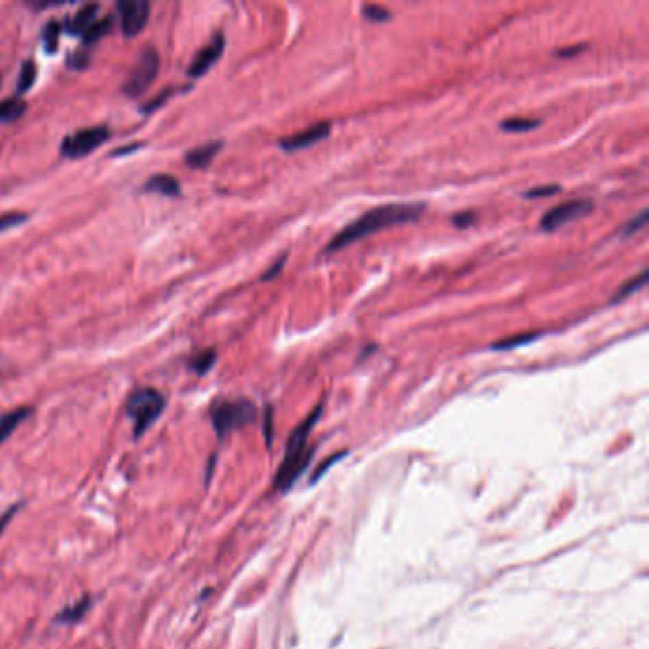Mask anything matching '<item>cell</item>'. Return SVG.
I'll list each match as a JSON object with an SVG mask.
<instances>
[{
  "label": "cell",
  "instance_id": "cell-32",
  "mask_svg": "<svg viewBox=\"0 0 649 649\" xmlns=\"http://www.w3.org/2000/svg\"><path fill=\"white\" fill-rule=\"evenodd\" d=\"M587 50V44H575V46H567V48H562V50H556L554 56L558 58H575V56H579L583 51Z\"/></svg>",
  "mask_w": 649,
  "mask_h": 649
},
{
  "label": "cell",
  "instance_id": "cell-3",
  "mask_svg": "<svg viewBox=\"0 0 649 649\" xmlns=\"http://www.w3.org/2000/svg\"><path fill=\"white\" fill-rule=\"evenodd\" d=\"M166 410V398L162 393L151 387H141L130 394L124 411L134 423V438H141L145 430L153 425L156 419Z\"/></svg>",
  "mask_w": 649,
  "mask_h": 649
},
{
  "label": "cell",
  "instance_id": "cell-29",
  "mask_svg": "<svg viewBox=\"0 0 649 649\" xmlns=\"http://www.w3.org/2000/svg\"><path fill=\"white\" fill-rule=\"evenodd\" d=\"M88 63H90V56H88V51H75V53H71L67 60V65L71 69H84L88 67Z\"/></svg>",
  "mask_w": 649,
  "mask_h": 649
},
{
  "label": "cell",
  "instance_id": "cell-2",
  "mask_svg": "<svg viewBox=\"0 0 649 649\" xmlns=\"http://www.w3.org/2000/svg\"><path fill=\"white\" fill-rule=\"evenodd\" d=\"M320 415H322V404H318L317 408L308 413V417L293 428L290 440H288L282 465L274 476V487L278 491H288L308 467L310 457H313V450L307 445L308 434H310L313 427L317 425Z\"/></svg>",
  "mask_w": 649,
  "mask_h": 649
},
{
  "label": "cell",
  "instance_id": "cell-6",
  "mask_svg": "<svg viewBox=\"0 0 649 649\" xmlns=\"http://www.w3.org/2000/svg\"><path fill=\"white\" fill-rule=\"evenodd\" d=\"M111 136L107 126H94V128L78 130L75 134L67 136L60 145V153L67 158H82L86 154L101 147Z\"/></svg>",
  "mask_w": 649,
  "mask_h": 649
},
{
  "label": "cell",
  "instance_id": "cell-14",
  "mask_svg": "<svg viewBox=\"0 0 649 649\" xmlns=\"http://www.w3.org/2000/svg\"><path fill=\"white\" fill-rule=\"evenodd\" d=\"M31 415H33V408H29V406L16 408V410L0 415V445L4 444L10 436H12V432H14L21 423H25Z\"/></svg>",
  "mask_w": 649,
  "mask_h": 649
},
{
  "label": "cell",
  "instance_id": "cell-28",
  "mask_svg": "<svg viewBox=\"0 0 649 649\" xmlns=\"http://www.w3.org/2000/svg\"><path fill=\"white\" fill-rule=\"evenodd\" d=\"M21 506H23V503H14L12 506H8V509H6L4 513L0 514V535H2L4 531H6L8 524L12 522V518H14V516H16V514L21 511Z\"/></svg>",
  "mask_w": 649,
  "mask_h": 649
},
{
  "label": "cell",
  "instance_id": "cell-5",
  "mask_svg": "<svg viewBox=\"0 0 649 649\" xmlns=\"http://www.w3.org/2000/svg\"><path fill=\"white\" fill-rule=\"evenodd\" d=\"M160 71V56L158 50L153 46H145L139 58H137L136 65L130 71L128 80L122 86V92L130 97H137L145 92L149 86L153 84L154 78Z\"/></svg>",
  "mask_w": 649,
  "mask_h": 649
},
{
  "label": "cell",
  "instance_id": "cell-1",
  "mask_svg": "<svg viewBox=\"0 0 649 649\" xmlns=\"http://www.w3.org/2000/svg\"><path fill=\"white\" fill-rule=\"evenodd\" d=\"M425 206L423 204H384L377 206L374 210H369L367 214L358 217L356 221H352L347 227H343L326 246V254H333L339 249L347 248L352 242L362 240L374 234V232L383 231L389 227L404 225V223L417 221L423 215Z\"/></svg>",
  "mask_w": 649,
  "mask_h": 649
},
{
  "label": "cell",
  "instance_id": "cell-21",
  "mask_svg": "<svg viewBox=\"0 0 649 649\" xmlns=\"http://www.w3.org/2000/svg\"><path fill=\"white\" fill-rule=\"evenodd\" d=\"M541 126V120L528 119V117H511L501 122V130L504 132H531Z\"/></svg>",
  "mask_w": 649,
  "mask_h": 649
},
{
  "label": "cell",
  "instance_id": "cell-33",
  "mask_svg": "<svg viewBox=\"0 0 649 649\" xmlns=\"http://www.w3.org/2000/svg\"><path fill=\"white\" fill-rule=\"evenodd\" d=\"M265 438L267 445L273 444V408L271 406L265 410Z\"/></svg>",
  "mask_w": 649,
  "mask_h": 649
},
{
  "label": "cell",
  "instance_id": "cell-4",
  "mask_svg": "<svg viewBox=\"0 0 649 649\" xmlns=\"http://www.w3.org/2000/svg\"><path fill=\"white\" fill-rule=\"evenodd\" d=\"M210 417H212V425L217 438L225 440L234 430L254 423L257 417V408L254 402L246 398L217 400L210 408Z\"/></svg>",
  "mask_w": 649,
  "mask_h": 649
},
{
  "label": "cell",
  "instance_id": "cell-35",
  "mask_svg": "<svg viewBox=\"0 0 649 649\" xmlns=\"http://www.w3.org/2000/svg\"><path fill=\"white\" fill-rule=\"evenodd\" d=\"M145 145V143H134V145L130 147H122V149H117L112 156H122V154H130V151H137V149H141V147Z\"/></svg>",
  "mask_w": 649,
  "mask_h": 649
},
{
  "label": "cell",
  "instance_id": "cell-17",
  "mask_svg": "<svg viewBox=\"0 0 649 649\" xmlns=\"http://www.w3.org/2000/svg\"><path fill=\"white\" fill-rule=\"evenodd\" d=\"M215 360H217V352L214 349L200 350V352H197L193 358L188 360V369H193L198 376H204V374H208L212 369Z\"/></svg>",
  "mask_w": 649,
  "mask_h": 649
},
{
  "label": "cell",
  "instance_id": "cell-25",
  "mask_svg": "<svg viewBox=\"0 0 649 649\" xmlns=\"http://www.w3.org/2000/svg\"><path fill=\"white\" fill-rule=\"evenodd\" d=\"M27 219H29V215L27 214H16V212L2 214L0 215V232L10 231V229H14V227H17V225L25 223Z\"/></svg>",
  "mask_w": 649,
  "mask_h": 649
},
{
  "label": "cell",
  "instance_id": "cell-10",
  "mask_svg": "<svg viewBox=\"0 0 649 649\" xmlns=\"http://www.w3.org/2000/svg\"><path fill=\"white\" fill-rule=\"evenodd\" d=\"M330 132H332V124H330L328 120H322V122H318V124L303 130V132H297V134H293V136L284 137V139L278 141V145H280V149L286 151V153H295V151H299V149H307V147L315 145L318 141L326 139V137L330 136Z\"/></svg>",
  "mask_w": 649,
  "mask_h": 649
},
{
  "label": "cell",
  "instance_id": "cell-22",
  "mask_svg": "<svg viewBox=\"0 0 649 649\" xmlns=\"http://www.w3.org/2000/svg\"><path fill=\"white\" fill-rule=\"evenodd\" d=\"M541 332H528V333H520V335H513V337H506L503 341H497L491 345V349L495 350H513L516 347H522V345H528V343L535 341Z\"/></svg>",
  "mask_w": 649,
  "mask_h": 649
},
{
  "label": "cell",
  "instance_id": "cell-9",
  "mask_svg": "<svg viewBox=\"0 0 649 649\" xmlns=\"http://www.w3.org/2000/svg\"><path fill=\"white\" fill-rule=\"evenodd\" d=\"M223 50H225V34L215 33L212 36V40L206 44L202 50L197 51V56L193 58L191 65H188L187 75L191 78H200L204 77L210 69L214 67L217 60L221 58Z\"/></svg>",
  "mask_w": 649,
  "mask_h": 649
},
{
  "label": "cell",
  "instance_id": "cell-16",
  "mask_svg": "<svg viewBox=\"0 0 649 649\" xmlns=\"http://www.w3.org/2000/svg\"><path fill=\"white\" fill-rule=\"evenodd\" d=\"M27 111V103L21 97H10L6 101L0 103V124H8L14 120L21 119Z\"/></svg>",
  "mask_w": 649,
  "mask_h": 649
},
{
  "label": "cell",
  "instance_id": "cell-13",
  "mask_svg": "<svg viewBox=\"0 0 649 649\" xmlns=\"http://www.w3.org/2000/svg\"><path fill=\"white\" fill-rule=\"evenodd\" d=\"M223 141H210V143H206V145H200L197 149H193V151H188V154L185 156V162L191 168H197V170H202V168H208L212 160H214L217 153L221 151Z\"/></svg>",
  "mask_w": 649,
  "mask_h": 649
},
{
  "label": "cell",
  "instance_id": "cell-12",
  "mask_svg": "<svg viewBox=\"0 0 649 649\" xmlns=\"http://www.w3.org/2000/svg\"><path fill=\"white\" fill-rule=\"evenodd\" d=\"M97 12H99V4H86V6H82L75 16L67 19V23H65L67 33L84 34L97 21Z\"/></svg>",
  "mask_w": 649,
  "mask_h": 649
},
{
  "label": "cell",
  "instance_id": "cell-27",
  "mask_svg": "<svg viewBox=\"0 0 649 649\" xmlns=\"http://www.w3.org/2000/svg\"><path fill=\"white\" fill-rule=\"evenodd\" d=\"M560 191H562L560 185H547V187H537V188H531V191H526V193H524V198L552 197V195L560 193Z\"/></svg>",
  "mask_w": 649,
  "mask_h": 649
},
{
  "label": "cell",
  "instance_id": "cell-26",
  "mask_svg": "<svg viewBox=\"0 0 649 649\" xmlns=\"http://www.w3.org/2000/svg\"><path fill=\"white\" fill-rule=\"evenodd\" d=\"M648 217H649L648 210H641L640 214L636 215L634 219H630V221L624 225L623 236H630V234H634V232H638L640 229H644V225L648 223Z\"/></svg>",
  "mask_w": 649,
  "mask_h": 649
},
{
  "label": "cell",
  "instance_id": "cell-19",
  "mask_svg": "<svg viewBox=\"0 0 649 649\" xmlns=\"http://www.w3.org/2000/svg\"><path fill=\"white\" fill-rule=\"evenodd\" d=\"M648 276H649L648 271H641L640 274H636L634 278H630L628 282H624L623 286H621V288L617 290L615 295H613V299H611V305H613V303H617V301L626 299L628 295H633V293H636L638 290H641V288H644V286L648 284Z\"/></svg>",
  "mask_w": 649,
  "mask_h": 649
},
{
  "label": "cell",
  "instance_id": "cell-7",
  "mask_svg": "<svg viewBox=\"0 0 649 649\" xmlns=\"http://www.w3.org/2000/svg\"><path fill=\"white\" fill-rule=\"evenodd\" d=\"M594 210L592 200L581 198V200H570L564 204H558L554 208H550L547 214L543 215L541 219V229L547 232H552L556 229H560L565 223L573 221V219H581L585 215H589Z\"/></svg>",
  "mask_w": 649,
  "mask_h": 649
},
{
  "label": "cell",
  "instance_id": "cell-11",
  "mask_svg": "<svg viewBox=\"0 0 649 649\" xmlns=\"http://www.w3.org/2000/svg\"><path fill=\"white\" fill-rule=\"evenodd\" d=\"M94 606V598L92 596H82L77 602H73V604H69L65 606L61 611L56 613L53 617V624H77L80 623L86 615H88V611L92 609Z\"/></svg>",
  "mask_w": 649,
  "mask_h": 649
},
{
  "label": "cell",
  "instance_id": "cell-31",
  "mask_svg": "<svg viewBox=\"0 0 649 649\" xmlns=\"http://www.w3.org/2000/svg\"><path fill=\"white\" fill-rule=\"evenodd\" d=\"M286 259H288V256L278 257V261H276V263H274L271 269H267L265 273H263L261 280H263V282H267V280H273V278H276V276L280 274V271L284 269V265H286Z\"/></svg>",
  "mask_w": 649,
  "mask_h": 649
},
{
  "label": "cell",
  "instance_id": "cell-24",
  "mask_svg": "<svg viewBox=\"0 0 649 649\" xmlns=\"http://www.w3.org/2000/svg\"><path fill=\"white\" fill-rule=\"evenodd\" d=\"M362 16L366 17L367 21H376V23H383V21H389L393 14L389 12L383 6H377V4H366L364 8H362Z\"/></svg>",
  "mask_w": 649,
  "mask_h": 649
},
{
  "label": "cell",
  "instance_id": "cell-8",
  "mask_svg": "<svg viewBox=\"0 0 649 649\" xmlns=\"http://www.w3.org/2000/svg\"><path fill=\"white\" fill-rule=\"evenodd\" d=\"M117 12L120 16V27L124 36H136L143 31L149 21L151 4L147 0H120L117 4Z\"/></svg>",
  "mask_w": 649,
  "mask_h": 649
},
{
  "label": "cell",
  "instance_id": "cell-18",
  "mask_svg": "<svg viewBox=\"0 0 649 649\" xmlns=\"http://www.w3.org/2000/svg\"><path fill=\"white\" fill-rule=\"evenodd\" d=\"M112 23H114L112 16L97 17V21H95L94 25L90 27V29L82 34V40H84V44H95L97 40H101L105 34L111 33Z\"/></svg>",
  "mask_w": 649,
  "mask_h": 649
},
{
  "label": "cell",
  "instance_id": "cell-34",
  "mask_svg": "<svg viewBox=\"0 0 649 649\" xmlns=\"http://www.w3.org/2000/svg\"><path fill=\"white\" fill-rule=\"evenodd\" d=\"M170 92H171V90H164L162 94L158 95L156 99H153V101L147 103L145 107H143V112H151V111H154V109H158V105H160V103H162L164 99H166V97L170 95Z\"/></svg>",
  "mask_w": 649,
  "mask_h": 649
},
{
  "label": "cell",
  "instance_id": "cell-23",
  "mask_svg": "<svg viewBox=\"0 0 649 649\" xmlns=\"http://www.w3.org/2000/svg\"><path fill=\"white\" fill-rule=\"evenodd\" d=\"M60 34H61V25L56 21V19H51V21H48V23L44 25L42 40H44V48H46V51L53 53V51L58 50Z\"/></svg>",
  "mask_w": 649,
  "mask_h": 649
},
{
  "label": "cell",
  "instance_id": "cell-20",
  "mask_svg": "<svg viewBox=\"0 0 649 649\" xmlns=\"http://www.w3.org/2000/svg\"><path fill=\"white\" fill-rule=\"evenodd\" d=\"M34 80H36V65H34L33 60H25L19 69V77H17V97L25 94L27 90L34 84Z\"/></svg>",
  "mask_w": 649,
  "mask_h": 649
},
{
  "label": "cell",
  "instance_id": "cell-15",
  "mask_svg": "<svg viewBox=\"0 0 649 649\" xmlns=\"http://www.w3.org/2000/svg\"><path fill=\"white\" fill-rule=\"evenodd\" d=\"M147 193H158V195H162V197H180L181 195V187H180V181L175 180L173 175H168V173H156L153 177H149L145 181V185H143Z\"/></svg>",
  "mask_w": 649,
  "mask_h": 649
},
{
  "label": "cell",
  "instance_id": "cell-30",
  "mask_svg": "<svg viewBox=\"0 0 649 649\" xmlns=\"http://www.w3.org/2000/svg\"><path fill=\"white\" fill-rule=\"evenodd\" d=\"M474 223H476V214L474 212H461V214L453 217V225L457 229H467V227L474 225Z\"/></svg>",
  "mask_w": 649,
  "mask_h": 649
}]
</instances>
